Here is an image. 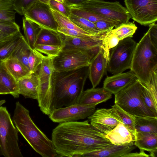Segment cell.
<instances>
[{
  "label": "cell",
  "mask_w": 157,
  "mask_h": 157,
  "mask_svg": "<svg viewBox=\"0 0 157 157\" xmlns=\"http://www.w3.org/2000/svg\"><path fill=\"white\" fill-rule=\"evenodd\" d=\"M131 18L141 25H149L157 20V0H124Z\"/></svg>",
  "instance_id": "30bf717a"
},
{
  "label": "cell",
  "mask_w": 157,
  "mask_h": 157,
  "mask_svg": "<svg viewBox=\"0 0 157 157\" xmlns=\"http://www.w3.org/2000/svg\"><path fill=\"white\" fill-rule=\"evenodd\" d=\"M112 94L103 87H93L83 91L77 104L96 106L110 99Z\"/></svg>",
  "instance_id": "d6986e66"
},
{
  "label": "cell",
  "mask_w": 157,
  "mask_h": 157,
  "mask_svg": "<svg viewBox=\"0 0 157 157\" xmlns=\"http://www.w3.org/2000/svg\"><path fill=\"white\" fill-rule=\"evenodd\" d=\"M137 44L131 37L120 41L118 44L110 51L107 71L114 75L130 69Z\"/></svg>",
  "instance_id": "ba28073f"
},
{
  "label": "cell",
  "mask_w": 157,
  "mask_h": 157,
  "mask_svg": "<svg viewBox=\"0 0 157 157\" xmlns=\"http://www.w3.org/2000/svg\"><path fill=\"white\" fill-rule=\"evenodd\" d=\"M98 53L78 50L62 49L57 56L53 58L55 71L59 72L67 71L88 67L91 60Z\"/></svg>",
  "instance_id": "9c48e42d"
},
{
  "label": "cell",
  "mask_w": 157,
  "mask_h": 157,
  "mask_svg": "<svg viewBox=\"0 0 157 157\" xmlns=\"http://www.w3.org/2000/svg\"><path fill=\"white\" fill-rule=\"evenodd\" d=\"M136 148L134 143L121 145L111 144L101 149L83 153L79 157H122Z\"/></svg>",
  "instance_id": "ac0fdd59"
},
{
  "label": "cell",
  "mask_w": 157,
  "mask_h": 157,
  "mask_svg": "<svg viewBox=\"0 0 157 157\" xmlns=\"http://www.w3.org/2000/svg\"><path fill=\"white\" fill-rule=\"evenodd\" d=\"M141 82L137 79L115 94L114 103L129 114L135 116L157 117L144 103L141 95Z\"/></svg>",
  "instance_id": "5b68a950"
},
{
  "label": "cell",
  "mask_w": 157,
  "mask_h": 157,
  "mask_svg": "<svg viewBox=\"0 0 157 157\" xmlns=\"http://www.w3.org/2000/svg\"><path fill=\"white\" fill-rule=\"evenodd\" d=\"M108 32L85 38L63 35L64 46L63 49L78 50L98 53L102 46L103 39Z\"/></svg>",
  "instance_id": "5bb4252c"
},
{
  "label": "cell",
  "mask_w": 157,
  "mask_h": 157,
  "mask_svg": "<svg viewBox=\"0 0 157 157\" xmlns=\"http://www.w3.org/2000/svg\"><path fill=\"white\" fill-rule=\"evenodd\" d=\"M58 31L64 35L77 37H88L96 35L85 34L75 30L60 28H58Z\"/></svg>",
  "instance_id": "f6af8a7d"
},
{
  "label": "cell",
  "mask_w": 157,
  "mask_h": 157,
  "mask_svg": "<svg viewBox=\"0 0 157 157\" xmlns=\"http://www.w3.org/2000/svg\"><path fill=\"white\" fill-rule=\"evenodd\" d=\"M3 62L7 70L17 81L32 74L25 66L15 57H10Z\"/></svg>",
  "instance_id": "cb8c5ba5"
},
{
  "label": "cell",
  "mask_w": 157,
  "mask_h": 157,
  "mask_svg": "<svg viewBox=\"0 0 157 157\" xmlns=\"http://www.w3.org/2000/svg\"><path fill=\"white\" fill-rule=\"evenodd\" d=\"M112 109H98L88 117L90 124L105 135L113 130L119 122L111 115Z\"/></svg>",
  "instance_id": "9a60e30c"
},
{
  "label": "cell",
  "mask_w": 157,
  "mask_h": 157,
  "mask_svg": "<svg viewBox=\"0 0 157 157\" xmlns=\"http://www.w3.org/2000/svg\"><path fill=\"white\" fill-rule=\"evenodd\" d=\"M13 121L18 132L36 152L43 157L58 156L52 140L36 125L29 111L19 101L15 104Z\"/></svg>",
  "instance_id": "3957f363"
},
{
  "label": "cell",
  "mask_w": 157,
  "mask_h": 157,
  "mask_svg": "<svg viewBox=\"0 0 157 157\" xmlns=\"http://www.w3.org/2000/svg\"><path fill=\"white\" fill-rule=\"evenodd\" d=\"M43 3L48 4L49 0H36Z\"/></svg>",
  "instance_id": "816d5d0a"
},
{
  "label": "cell",
  "mask_w": 157,
  "mask_h": 157,
  "mask_svg": "<svg viewBox=\"0 0 157 157\" xmlns=\"http://www.w3.org/2000/svg\"><path fill=\"white\" fill-rule=\"evenodd\" d=\"M149 157L150 155L147 154L144 151L140 150L139 152L131 153V152L123 155L122 157Z\"/></svg>",
  "instance_id": "c3c4849f"
},
{
  "label": "cell",
  "mask_w": 157,
  "mask_h": 157,
  "mask_svg": "<svg viewBox=\"0 0 157 157\" xmlns=\"http://www.w3.org/2000/svg\"><path fill=\"white\" fill-rule=\"evenodd\" d=\"M18 131L6 107H0V155L22 157L18 144Z\"/></svg>",
  "instance_id": "8992f818"
},
{
  "label": "cell",
  "mask_w": 157,
  "mask_h": 157,
  "mask_svg": "<svg viewBox=\"0 0 157 157\" xmlns=\"http://www.w3.org/2000/svg\"><path fill=\"white\" fill-rule=\"evenodd\" d=\"M20 31L14 33H11L2 30H0V42L12 38L17 35Z\"/></svg>",
  "instance_id": "7dc6e473"
},
{
  "label": "cell",
  "mask_w": 157,
  "mask_h": 157,
  "mask_svg": "<svg viewBox=\"0 0 157 157\" xmlns=\"http://www.w3.org/2000/svg\"><path fill=\"white\" fill-rule=\"evenodd\" d=\"M145 86L157 104V70L153 73L149 84Z\"/></svg>",
  "instance_id": "ee69618b"
},
{
  "label": "cell",
  "mask_w": 157,
  "mask_h": 157,
  "mask_svg": "<svg viewBox=\"0 0 157 157\" xmlns=\"http://www.w3.org/2000/svg\"><path fill=\"white\" fill-rule=\"evenodd\" d=\"M111 115L119 122L122 123L134 136L136 133L135 127V116L132 115L115 104L112 106Z\"/></svg>",
  "instance_id": "484cf974"
},
{
  "label": "cell",
  "mask_w": 157,
  "mask_h": 157,
  "mask_svg": "<svg viewBox=\"0 0 157 157\" xmlns=\"http://www.w3.org/2000/svg\"><path fill=\"white\" fill-rule=\"evenodd\" d=\"M95 106L76 104L55 109L49 117L53 122L59 123L77 121L91 115L95 111Z\"/></svg>",
  "instance_id": "4fadbf2b"
},
{
  "label": "cell",
  "mask_w": 157,
  "mask_h": 157,
  "mask_svg": "<svg viewBox=\"0 0 157 157\" xmlns=\"http://www.w3.org/2000/svg\"><path fill=\"white\" fill-rule=\"evenodd\" d=\"M71 8L85 10L118 23L120 25L129 21L131 16L126 7L119 2L88 0L80 4L69 6Z\"/></svg>",
  "instance_id": "52a82bcc"
},
{
  "label": "cell",
  "mask_w": 157,
  "mask_h": 157,
  "mask_svg": "<svg viewBox=\"0 0 157 157\" xmlns=\"http://www.w3.org/2000/svg\"><path fill=\"white\" fill-rule=\"evenodd\" d=\"M136 132H149L157 133V117L135 116Z\"/></svg>",
  "instance_id": "4316f807"
},
{
  "label": "cell",
  "mask_w": 157,
  "mask_h": 157,
  "mask_svg": "<svg viewBox=\"0 0 157 157\" xmlns=\"http://www.w3.org/2000/svg\"><path fill=\"white\" fill-rule=\"evenodd\" d=\"M134 145L140 150L150 152V156L155 157L157 150V133L136 132Z\"/></svg>",
  "instance_id": "44dd1931"
},
{
  "label": "cell",
  "mask_w": 157,
  "mask_h": 157,
  "mask_svg": "<svg viewBox=\"0 0 157 157\" xmlns=\"http://www.w3.org/2000/svg\"><path fill=\"white\" fill-rule=\"evenodd\" d=\"M22 29L26 40L30 47L33 49L38 33L41 28L32 21L23 17Z\"/></svg>",
  "instance_id": "f1b7e54d"
},
{
  "label": "cell",
  "mask_w": 157,
  "mask_h": 157,
  "mask_svg": "<svg viewBox=\"0 0 157 157\" xmlns=\"http://www.w3.org/2000/svg\"><path fill=\"white\" fill-rule=\"evenodd\" d=\"M44 56L34 49L31 50L28 58V63L31 73H35L41 64Z\"/></svg>",
  "instance_id": "d590c367"
},
{
  "label": "cell",
  "mask_w": 157,
  "mask_h": 157,
  "mask_svg": "<svg viewBox=\"0 0 157 157\" xmlns=\"http://www.w3.org/2000/svg\"><path fill=\"white\" fill-rule=\"evenodd\" d=\"M6 102V101L5 100H2L0 101V107L2 105V104L5 103Z\"/></svg>",
  "instance_id": "f5cc1de1"
},
{
  "label": "cell",
  "mask_w": 157,
  "mask_h": 157,
  "mask_svg": "<svg viewBox=\"0 0 157 157\" xmlns=\"http://www.w3.org/2000/svg\"><path fill=\"white\" fill-rule=\"evenodd\" d=\"M37 45L64 46V36L58 31L41 28L34 46Z\"/></svg>",
  "instance_id": "603a6c76"
},
{
  "label": "cell",
  "mask_w": 157,
  "mask_h": 157,
  "mask_svg": "<svg viewBox=\"0 0 157 157\" xmlns=\"http://www.w3.org/2000/svg\"><path fill=\"white\" fill-rule=\"evenodd\" d=\"M52 140L58 155L61 157H79L112 144L88 120L60 123L52 130Z\"/></svg>",
  "instance_id": "6da1fadb"
},
{
  "label": "cell",
  "mask_w": 157,
  "mask_h": 157,
  "mask_svg": "<svg viewBox=\"0 0 157 157\" xmlns=\"http://www.w3.org/2000/svg\"><path fill=\"white\" fill-rule=\"evenodd\" d=\"M147 32L152 43L157 48V25L153 23L149 25Z\"/></svg>",
  "instance_id": "bcb514c9"
},
{
  "label": "cell",
  "mask_w": 157,
  "mask_h": 157,
  "mask_svg": "<svg viewBox=\"0 0 157 157\" xmlns=\"http://www.w3.org/2000/svg\"><path fill=\"white\" fill-rule=\"evenodd\" d=\"M24 17L38 25L41 28L58 31V25L48 4L36 0L24 12Z\"/></svg>",
  "instance_id": "7c38bea8"
},
{
  "label": "cell",
  "mask_w": 157,
  "mask_h": 157,
  "mask_svg": "<svg viewBox=\"0 0 157 157\" xmlns=\"http://www.w3.org/2000/svg\"><path fill=\"white\" fill-rule=\"evenodd\" d=\"M53 58L44 56L36 74L39 80V89L37 99L40 108L47 100L51 93L54 73L55 71Z\"/></svg>",
  "instance_id": "8fae6325"
},
{
  "label": "cell",
  "mask_w": 157,
  "mask_h": 157,
  "mask_svg": "<svg viewBox=\"0 0 157 157\" xmlns=\"http://www.w3.org/2000/svg\"><path fill=\"white\" fill-rule=\"evenodd\" d=\"M64 46H55L49 45H37L34 49L39 52L45 54L50 58H53L57 56Z\"/></svg>",
  "instance_id": "74e56055"
},
{
  "label": "cell",
  "mask_w": 157,
  "mask_h": 157,
  "mask_svg": "<svg viewBox=\"0 0 157 157\" xmlns=\"http://www.w3.org/2000/svg\"><path fill=\"white\" fill-rule=\"evenodd\" d=\"M51 10L54 17L58 24V28L74 30L85 34H93L79 28L68 17L55 10L51 9Z\"/></svg>",
  "instance_id": "d6a6232c"
},
{
  "label": "cell",
  "mask_w": 157,
  "mask_h": 157,
  "mask_svg": "<svg viewBox=\"0 0 157 157\" xmlns=\"http://www.w3.org/2000/svg\"><path fill=\"white\" fill-rule=\"evenodd\" d=\"M88 67L63 72L55 71L51 93L40 107L49 115L55 109L77 104L88 75Z\"/></svg>",
  "instance_id": "7a4b0ae2"
},
{
  "label": "cell",
  "mask_w": 157,
  "mask_h": 157,
  "mask_svg": "<svg viewBox=\"0 0 157 157\" xmlns=\"http://www.w3.org/2000/svg\"><path fill=\"white\" fill-rule=\"evenodd\" d=\"M107 63L104 51L101 47L88 66V77L93 87L95 88L99 84L107 70Z\"/></svg>",
  "instance_id": "2e32d148"
},
{
  "label": "cell",
  "mask_w": 157,
  "mask_h": 157,
  "mask_svg": "<svg viewBox=\"0 0 157 157\" xmlns=\"http://www.w3.org/2000/svg\"><path fill=\"white\" fill-rule=\"evenodd\" d=\"M0 30L14 33L20 31V27L15 21L0 19Z\"/></svg>",
  "instance_id": "b9f144b4"
},
{
  "label": "cell",
  "mask_w": 157,
  "mask_h": 157,
  "mask_svg": "<svg viewBox=\"0 0 157 157\" xmlns=\"http://www.w3.org/2000/svg\"></svg>",
  "instance_id": "11a10c76"
},
{
  "label": "cell",
  "mask_w": 157,
  "mask_h": 157,
  "mask_svg": "<svg viewBox=\"0 0 157 157\" xmlns=\"http://www.w3.org/2000/svg\"><path fill=\"white\" fill-rule=\"evenodd\" d=\"M119 41L118 38L112 32L111 30L109 32L103 39L101 47L108 62L110 50L116 46Z\"/></svg>",
  "instance_id": "e575fe53"
},
{
  "label": "cell",
  "mask_w": 157,
  "mask_h": 157,
  "mask_svg": "<svg viewBox=\"0 0 157 157\" xmlns=\"http://www.w3.org/2000/svg\"><path fill=\"white\" fill-rule=\"evenodd\" d=\"M68 18L77 26L89 33L94 35L104 33L99 32L94 23L86 19L71 13Z\"/></svg>",
  "instance_id": "836d02e7"
},
{
  "label": "cell",
  "mask_w": 157,
  "mask_h": 157,
  "mask_svg": "<svg viewBox=\"0 0 157 157\" xmlns=\"http://www.w3.org/2000/svg\"><path fill=\"white\" fill-rule=\"evenodd\" d=\"M137 28L133 23L128 21L119 25L112 29L111 32L120 41L127 38H132Z\"/></svg>",
  "instance_id": "1f68e13d"
},
{
  "label": "cell",
  "mask_w": 157,
  "mask_h": 157,
  "mask_svg": "<svg viewBox=\"0 0 157 157\" xmlns=\"http://www.w3.org/2000/svg\"><path fill=\"white\" fill-rule=\"evenodd\" d=\"M88 0H64V3L68 6L80 4Z\"/></svg>",
  "instance_id": "681fc988"
},
{
  "label": "cell",
  "mask_w": 157,
  "mask_h": 157,
  "mask_svg": "<svg viewBox=\"0 0 157 157\" xmlns=\"http://www.w3.org/2000/svg\"><path fill=\"white\" fill-rule=\"evenodd\" d=\"M105 137L112 144L117 145L134 143L135 140L134 135L121 122L106 135Z\"/></svg>",
  "instance_id": "7402d4cb"
},
{
  "label": "cell",
  "mask_w": 157,
  "mask_h": 157,
  "mask_svg": "<svg viewBox=\"0 0 157 157\" xmlns=\"http://www.w3.org/2000/svg\"><path fill=\"white\" fill-rule=\"evenodd\" d=\"M49 5L50 8L68 17L71 14L70 8L64 3H61L54 0H49Z\"/></svg>",
  "instance_id": "60d3db41"
},
{
  "label": "cell",
  "mask_w": 157,
  "mask_h": 157,
  "mask_svg": "<svg viewBox=\"0 0 157 157\" xmlns=\"http://www.w3.org/2000/svg\"><path fill=\"white\" fill-rule=\"evenodd\" d=\"M19 94L26 98L37 100L39 89V80L35 73L17 81Z\"/></svg>",
  "instance_id": "ffe728a7"
},
{
  "label": "cell",
  "mask_w": 157,
  "mask_h": 157,
  "mask_svg": "<svg viewBox=\"0 0 157 157\" xmlns=\"http://www.w3.org/2000/svg\"><path fill=\"white\" fill-rule=\"evenodd\" d=\"M55 1H57L58 2H61V3H64V0H54Z\"/></svg>",
  "instance_id": "db71d44e"
},
{
  "label": "cell",
  "mask_w": 157,
  "mask_h": 157,
  "mask_svg": "<svg viewBox=\"0 0 157 157\" xmlns=\"http://www.w3.org/2000/svg\"><path fill=\"white\" fill-rule=\"evenodd\" d=\"M70 8L71 14L86 19L93 23H95L101 20L113 21L85 10L77 9Z\"/></svg>",
  "instance_id": "8d00e7d4"
},
{
  "label": "cell",
  "mask_w": 157,
  "mask_h": 157,
  "mask_svg": "<svg viewBox=\"0 0 157 157\" xmlns=\"http://www.w3.org/2000/svg\"><path fill=\"white\" fill-rule=\"evenodd\" d=\"M142 84L147 86L157 70V48L151 42L147 31L137 43L130 69Z\"/></svg>",
  "instance_id": "277c9868"
},
{
  "label": "cell",
  "mask_w": 157,
  "mask_h": 157,
  "mask_svg": "<svg viewBox=\"0 0 157 157\" xmlns=\"http://www.w3.org/2000/svg\"><path fill=\"white\" fill-rule=\"evenodd\" d=\"M99 32L105 33L109 32L113 29L114 27L119 25V24L113 21L101 20L94 23Z\"/></svg>",
  "instance_id": "ab89813d"
},
{
  "label": "cell",
  "mask_w": 157,
  "mask_h": 157,
  "mask_svg": "<svg viewBox=\"0 0 157 157\" xmlns=\"http://www.w3.org/2000/svg\"><path fill=\"white\" fill-rule=\"evenodd\" d=\"M36 0H17L14 5L16 13L23 15L25 11L30 7Z\"/></svg>",
  "instance_id": "7bdbcfd3"
},
{
  "label": "cell",
  "mask_w": 157,
  "mask_h": 157,
  "mask_svg": "<svg viewBox=\"0 0 157 157\" xmlns=\"http://www.w3.org/2000/svg\"><path fill=\"white\" fill-rule=\"evenodd\" d=\"M32 49L22 35L10 57L17 58L30 70L28 58Z\"/></svg>",
  "instance_id": "83f0119b"
},
{
  "label": "cell",
  "mask_w": 157,
  "mask_h": 157,
  "mask_svg": "<svg viewBox=\"0 0 157 157\" xmlns=\"http://www.w3.org/2000/svg\"><path fill=\"white\" fill-rule=\"evenodd\" d=\"M0 82L15 98L19 97L20 94L17 81L7 70L3 61H0Z\"/></svg>",
  "instance_id": "d4e9b609"
},
{
  "label": "cell",
  "mask_w": 157,
  "mask_h": 157,
  "mask_svg": "<svg viewBox=\"0 0 157 157\" xmlns=\"http://www.w3.org/2000/svg\"><path fill=\"white\" fill-rule=\"evenodd\" d=\"M137 79L135 74L131 71L114 74L105 78L103 87L115 95Z\"/></svg>",
  "instance_id": "e0dca14e"
},
{
  "label": "cell",
  "mask_w": 157,
  "mask_h": 157,
  "mask_svg": "<svg viewBox=\"0 0 157 157\" xmlns=\"http://www.w3.org/2000/svg\"><path fill=\"white\" fill-rule=\"evenodd\" d=\"M141 95L146 106L151 112L157 115V104L155 102L146 87L142 83Z\"/></svg>",
  "instance_id": "f35d334b"
},
{
  "label": "cell",
  "mask_w": 157,
  "mask_h": 157,
  "mask_svg": "<svg viewBox=\"0 0 157 157\" xmlns=\"http://www.w3.org/2000/svg\"><path fill=\"white\" fill-rule=\"evenodd\" d=\"M22 35L20 32L12 38L0 42V61L11 56Z\"/></svg>",
  "instance_id": "f546056e"
},
{
  "label": "cell",
  "mask_w": 157,
  "mask_h": 157,
  "mask_svg": "<svg viewBox=\"0 0 157 157\" xmlns=\"http://www.w3.org/2000/svg\"><path fill=\"white\" fill-rule=\"evenodd\" d=\"M17 0H0V19L15 21L14 5Z\"/></svg>",
  "instance_id": "4dcf8cb0"
},
{
  "label": "cell",
  "mask_w": 157,
  "mask_h": 157,
  "mask_svg": "<svg viewBox=\"0 0 157 157\" xmlns=\"http://www.w3.org/2000/svg\"><path fill=\"white\" fill-rule=\"evenodd\" d=\"M9 90L0 82V94H10Z\"/></svg>",
  "instance_id": "f907efd6"
}]
</instances>
